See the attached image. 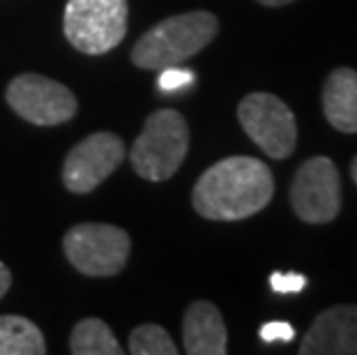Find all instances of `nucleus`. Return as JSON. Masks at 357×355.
Instances as JSON below:
<instances>
[{
  "instance_id": "1",
  "label": "nucleus",
  "mask_w": 357,
  "mask_h": 355,
  "mask_svg": "<svg viewBox=\"0 0 357 355\" xmlns=\"http://www.w3.org/2000/svg\"><path fill=\"white\" fill-rule=\"evenodd\" d=\"M275 194V178L268 164L256 157H226L212 164L194 187L196 213L217 222L247 219L268 206Z\"/></svg>"
},
{
  "instance_id": "2",
  "label": "nucleus",
  "mask_w": 357,
  "mask_h": 355,
  "mask_svg": "<svg viewBox=\"0 0 357 355\" xmlns=\"http://www.w3.org/2000/svg\"><path fill=\"white\" fill-rule=\"evenodd\" d=\"M219 33V21L210 12H185L159 21L132 49V60L141 70H166L196 56Z\"/></svg>"
},
{
  "instance_id": "3",
  "label": "nucleus",
  "mask_w": 357,
  "mask_h": 355,
  "mask_svg": "<svg viewBox=\"0 0 357 355\" xmlns=\"http://www.w3.org/2000/svg\"><path fill=\"white\" fill-rule=\"evenodd\" d=\"M187 150L189 127L185 118L173 109H159L143 125L129 153V162L141 178L162 183L180 169Z\"/></svg>"
},
{
  "instance_id": "4",
  "label": "nucleus",
  "mask_w": 357,
  "mask_h": 355,
  "mask_svg": "<svg viewBox=\"0 0 357 355\" xmlns=\"http://www.w3.org/2000/svg\"><path fill=\"white\" fill-rule=\"evenodd\" d=\"M127 14V0H67L65 37L83 54H106L125 40Z\"/></svg>"
},
{
  "instance_id": "5",
  "label": "nucleus",
  "mask_w": 357,
  "mask_h": 355,
  "mask_svg": "<svg viewBox=\"0 0 357 355\" xmlns=\"http://www.w3.org/2000/svg\"><path fill=\"white\" fill-rule=\"evenodd\" d=\"M65 256L79 273L88 277H113L127 266V231L113 224H77L65 236Z\"/></svg>"
},
{
  "instance_id": "6",
  "label": "nucleus",
  "mask_w": 357,
  "mask_h": 355,
  "mask_svg": "<svg viewBox=\"0 0 357 355\" xmlns=\"http://www.w3.org/2000/svg\"><path fill=\"white\" fill-rule=\"evenodd\" d=\"M238 118L247 137L272 160H284L295 150L298 123L293 111L277 95H247L238 107Z\"/></svg>"
},
{
  "instance_id": "7",
  "label": "nucleus",
  "mask_w": 357,
  "mask_h": 355,
  "mask_svg": "<svg viewBox=\"0 0 357 355\" xmlns=\"http://www.w3.org/2000/svg\"><path fill=\"white\" fill-rule=\"evenodd\" d=\"M7 104L33 125H63L77 116V97L67 86L42 74L28 72L7 86Z\"/></svg>"
},
{
  "instance_id": "8",
  "label": "nucleus",
  "mask_w": 357,
  "mask_h": 355,
  "mask_svg": "<svg viewBox=\"0 0 357 355\" xmlns=\"http://www.w3.org/2000/svg\"><path fill=\"white\" fill-rule=\"evenodd\" d=\"M291 206L309 224H328L339 215L341 180L332 160L311 157L300 166L291 185Z\"/></svg>"
},
{
  "instance_id": "9",
  "label": "nucleus",
  "mask_w": 357,
  "mask_h": 355,
  "mask_svg": "<svg viewBox=\"0 0 357 355\" xmlns=\"http://www.w3.org/2000/svg\"><path fill=\"white\" fill-rule=\"evenodd\" d=\"M125 160V143L113 132H95L65 157L63 183L74 194H90Z\"/></svg>"
},
{
  "instance_id": "10",
  "label": "nucleus",
  "mask_w": 357,
  "mask_h": 355,
  "mask_svg": "<svg viewBox=\"0 0 357 355\" xmlns=\"http://www.w3.org/2000/svg\"><path fill=\"white\" fill-rule=\"evenodd\" d=\"M302 355H357V305L325 309L300 344Z\"/></svg>"
},
{
  "instance_id": "11",
  "label": "nucleus",
  "mask_w": 357,
  "mask_h": 355,
  "mask_svg": "<svg viewBox=\"0 0 357 355\" xmlns=\"http://www.w3.org/2000/svg\"><path fill=\"white\" fill-rule=\"evenodd\" d=\"M182 339L189 355H224L229 335L219 309L205 300L192 302L182 319Z\"/></svg>"
},
{
  "instance_id": "12",
  "label": "nucleus",
  "mask_w": 357,
  "mask_h": 355,
  "mask_svg": "<svg viewBox=\"0 0 357 355\" xmlns=\"http://www.w3.org/2000/svg\"><path fill=\"white\" fill-rule=\"evenodd\" d=\"M323 111L339 132H357V72L351 67L334 70L323 88Z\"/></svg>"
},
{
  "instance_id": "13",
  "label": "nucleus",
  "mask_w": 357,
  "mask_h": 355,
  "mask_svg": "<svg viewBox=\"0 0 357 355\" xmlns=\"http://www.w3.org/2000/svg\"><path fill=\"white\" fill-rule=\"evenodd\" d=\"M42 330L24 316H0V355H44Z\"/></svg>"
},
{
  "instance_id": "14",
  "label": "nucleus",
  "mask_w": 357,
  "mask_h": 355,
  "mask_svg": "<svg viewBox=\"0 0 357 355\" xmlns=\"http://www.w3.org/2000/svg\"><path fill=\"white\" fill-rule=\"evenodd\" d=\"M70 351L74 355H120L125 349L120 346L111 328L100 319H83L72 330Z\"/></svg>"
},
{
  "instance_id": "15",
  "label": "nucleus",
  "mask_w": 357,
  "mask_h": 355,
  "mask_svg": "<svg viewBox=\"0 0 357 355\" xmlns=\"http://www.w3.org/2000/svg\"><path fill=\"white\" fill-rule=\"evenodd\" d=\"M129 353L134 355H176L178 346L162 326L146 323L129 335Z\"/></svg>"
},
{
  "instance_id": "16",
  "label": "nucleus",
  "mask_w": 357,
  "mask_h": 355,
  "mask_svg": "<svg viewBox=\"0 0 357 355\" xmlns=\"http://www.w3.org/2000/svg\"><path fill=\"white\" fill-rule=\"evenodd\" d=\"M194 83V74L189 70H182L180 65L176 67H166V70H162V74H159V88L166 90V93H173V90L178 88H187Z\"/></svg>"
},
{
  "instance_id": "17",
  "label": "nucleus",
  "mask_w": 357,
  "mask_h": 355,
  "mask_svg": "<svg viewBox=\"0 0 357 355\" xmlns=\"http://www.w3.org/2000/svg\"><path fill=\"white\" fill-rule=\"evenodd\" d=\"M270 286L277 293H300L307 286V279L298 273H272Z\"/></svg>"
},
{
  "instance_id": "18",
  "label": "nucleus",
  "mask_w": 357,
  "mask_h": 355,
  "mask_svg": "<svg viewBox=\"0 0 357 355\" xmlns=\"http://www.w3.org/2000/svg\"><path fill=\"white\" fill-rule=\"evenodd\" d=\"M295 337V330L291 323H284V321H272V323H265L261 328V339L263 342H291Z\"/></svg>"
},
{
  "instance_id": "19",
  "label": "nucleus",
  "mask_w": 357,
  "mask_h": 355,
  "mask_svg": "<svg viewBox=\"0 0 357 355\" xmlns=\"http://www.w3.org/2000/svg\"><path fill=\"white\" fill-rule=\"evenodd\" d=\"M10 284H12V273H10V268L0 261V300H3L5 293L10 291Z\"/></svg>"
},
{
  "instance_id": "20",
  "label": "nucleus",
  "mask_w": 357,
  "mask_h": 355,
  "mask_svg": "<svg viewBox=\"0 0 357 355\" xmlns=\"http://www.w3.org/2000/svg\"><path fill=\"white\" fill-rule=\"evenodd\" d=\"M258 3L265 5V7H284L288 3H293V0H258Z\"/></svg>"
},
{
  "instance_id": "21",
  "label": "nucleus",
  "mask_w": 357,
  "mask_h": 355,
  "mask_svg": "<svg viewBox=\"0 0 357 355\" xmlns=\"http://www.w3.org/2000/svg\"><path fill=\"white\" fill-rule=\"evenodd\" d=\"M351 173H353V180H355V185H357V157L353 160V164H351Z\"/></svg>"
}]
</instances>
